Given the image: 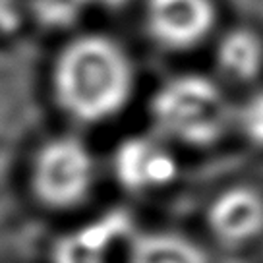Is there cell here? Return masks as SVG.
<instances>
[{
    "label": "cell",
    "mask_w": 263,
    "mask_h": 263,
    "mask_svg": "<svg viewBox=\"0 0 263 263\" xmlns=\"http://www.w3.org/2000/svg\"><path fill=\"white\" fill-rule=\"evenodd\" d=\"M50 95L80 126H101L130 107L138 68L130 50L107 33H76L50 66Z\"/></svg>",
    "instance_id": "1"
},
{
    "label": "cell",
    "mask_w": 263,
    "mask_h": 263,
    "mask_svg": "<svg viewBox=\"0 0 263 263\" xmlns=\"http://www.w3.org/2000/svg\"><path fill=\"white\" fill-rule=\"evenodd\" d=\"M232 118L234 103L217 76L174 74L149 99L151 130L176 149L219 145L232 132Z\"/></svg>",
    "instance_id": "2"
},
{
    "label": "cell",
    "mask_w": 263,
    "mask_h": 263,
    "mask_svg": "<svg viewBox=\"0 0 263 263\" xmlns=\"http://www.w3.org/2000/svg\"><path fill=\"white\" fill-rule=\"evenodd\" d=\"M99 163L87 141L76 134H57L33 149L27 188L33 201L50 211L82 207L97 188Z\"/></svg>",
    "instance_id": "3"
},
{
    "label": "cell",
    "mask_w": 263,
    "mask_h": 263,
    "mask_svg": "<svg viewBox=\"0 0 263 263\" xmlns=\"http://www.w3.org/2000/svg\"><path fill=\"white\" fill-rule=\"evenodd\" d=\"M147 37L166 52H190L219 31L217 0H141Z\"/></svg>",
    "instance_id": "4"
},
{
    "label": "cell",
    "mask_w": 263,
    "mask_h": 263,
    "mask_svg": "<svg viewBox=\"0 0 263 263\" xmlns=\"http://www.w3.org/2000/svg\"><path fill=\"white\" fill-rule=\"evenodd\" d=\"M110 168L120 188L138 196L171 188L180 171L176 147L153 130L122 138L112 151Z\"/></svg>",
    "instance_id": "5"
},
{
    "label": "cell",
    "mask_w": 263,
    "mask_h": 263,
    "mask_svg": "<svg viewBox=\"0 0 263 263\" xmlns=\"http://www.w3.org/2000/svg\"><path fill=\"white\" fill-rule=\"evenodd\" d=\"M205 227L221 246L248 248L263 236V190L238 182L219 190L205 209Z\"/></svg>",
    "instance_id": "6"
},
{
    "label": "cell",
    "mask_w": 263,
    "mask_h": 263,
    "mask_svg": "<svg viewBox=\"0 0 263 263\" xmlns=\"http://www.w3.org/2000/svg\"><path fill=\"white\" fill-rule=\"evenodd\" d=\"M130 236L124 215H107L62 232L50 248V263H110L115 250L126 246Z\"/></svg>",
    "instance_id": "7"
},
{
    "label": "cell",
    "mask_w": 263,
    "mask_h": 263,
    "mask_svg": "<svg viewBox=\"0 0 263 263\" xmlns=\"http://www.w3.org/2000/svg\"><path fill=\"white\" fill-rule=\"evenodd\" d=\"M215 76L224 85L254 87L263 78V33L252 25H232L213 37Z\"/></svg>",
    "instance_id": "8"
},
{
    "label": "cell",
    "mask_w": 263,
    "mask_h": 263,
    "mask_svg": "<svg viewBox=\"0 0 263 263\" xmlns=\"http://www.w3.org/2000/svg\"><path fill=\"white\" fill-rule=\"evenodd\" d=\"M124 252L126 263H211L209 252L196 238L173 229L132 232Z\"/></svg>",
    "instance_id": "9"
},
{
    "label": "cell",
    "mask_w": 263,
    "mask_h": 263,
    "mask_svg": "<svg viewBox=\"0 0 263 263\" xmlns=\"http://www.w3.org/2000/svg\"><path fill=\"white\" fill-rule=\"evenodd\" d=\"M91 0H27V22L52 33L74 31L89 14Z\"/></svg>",
    "instance_id": "10"
},
{
    "label": "cell",
    "mask_w": 263,
    "mask_h": 263,
    "mask_svg": "<svg viewBox=\"0 0 263 263\" xmlns=\"http://www.w3.org/2000/svg\"><path fill=\"white\" fill-rule=\"evenodd\" d=\"M232 132L250 147L263 151V83L250 87L246 95L234 103Z\"/></svg>",
    "instance_id": "11"
},
{
    "label": "cell",
    "mask_w": 263,
    "mask_h": 263,
    "mask_svg": "<svg viewBox=\"0 0 263 263\" xmlns=\"http://www.w3.org/2000/svg\"><path fill=\"white\" fill-rule=\"evenodd\" d=\"M27 22V0H0V41L16 37Z\"/></svg>",
    "instance_id": "12"
},
{
    "label": "cell",
    "mask_w": 263,
    "mask_h": 263,
    "mask_svg": "<svg viewBox=\"0 0 263 263\" xmlns=\"http://www.w3.org/2000/svg\"><path fill=\"white\" fill-rule=\"evenodd\" d=\"M136 0H91L93 10H107V12H118L132 6Z\"/></svg>",
    "instance_id": "13"
}]
</instances>
